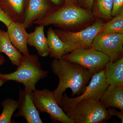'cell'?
Segmentation results:
<instances>
[{"instance_id":"1","label":"cell","mask_w":123,"mask_h":123,"mask_svg":"<svg viewBox=\"0 0 123 123\" xmlns=\"http://www.w3.org/2000/svg\"><path fill=\"white\" fill-rule=\"evenodd\" d=\"M52 71L59 79V85L54 91V98L61 107L62 97L68 88L72 96L79 95L85 91L93 75L87 68L62 58L54 59L51 64Z\"/></svg>"},{"instance_id":"2","label":"cell","mask_w":123,"mask_h":123,"mask_svg":"<svg viewBox=\"0 0 123 123\" xmlns=\"http://www.w3.org/2000/svg\"><path fill=\"white\" fill-rule=\"evenodd\" d=\"M97 20L92 11L64 3L59 7H54L33 24L44 27L53 25L69 31L86 27Z\"/></svg>"},{"instance_id":"3","label":"cell","mask_w":123,"mask_h":123,"mask_svg":"<svg viewBox=\"0 0 123 123\" xmlns=\"http://www.w3.org/2000/svg\"><path fill=\"white\" fill-rule=\"evenodd\" d=\"M48 73L42 69L37 56L29 54L23 56L21 63L15 71L7 74L0 72V77L5 82L12 80L21 83L24 89L34 91L37 83L46 78Z\"/></svg>"},{"instance_id":"4","label":"cell","mask_w":123,"mask_h":123,"mask_svg":"<svg viewBox=\"0 0 123 123\" xmlns=\"http://www.w3.org/2000/svg\"><path fill=\"white\" fill-rule=\"evenodd\" d=\"M63 110L74 123H103L111 118L100 101L95 99L83 100Z\"/></svg>"},{"instance_id":"5","label":"cell","mask_w":123,"mask_h":123,"mask_svg":"<svg viewBox=\"0 0 123 123\" xmlns=\"http://www.w3.org/2000/svg\"><path fill=\"white\" fill-rule=\"evenodd\" d=\"M87 68L93 74L105 68L110 61L107 56L94 49L77 48L62 57Z\"/></svg>"},{"instance_id":"6","label":"cell","mask_w":123,"mask_h":123,"mask_svg":"<svg viewBox=\"0 0 123 123\" xmlns=\"http://www.w3.org/2000/svg\"><path fill=\"white\" fill-rule=\"evenodd\" d=\"M104 23L102 20H96L91 25L79 31H73L56 29L55 31L64 43L74 46L77 49L92 48L93 41L100 33Z\"/></svg>"},{"instance_id":"7","label":"cell","mask_w":123,"mask_h":123,"mask_svg":"<svg viewBox=\"0 0 123 123\" xmlns=\"http://www.w3.org/2000/svg\"><path fill=\"white\" fill-rule=\"evenodd\" d=\"M104 72V69L92 75L85 91L76 98H70L64 93L61 98L62 110L73 107L83 100L95 99L100 101L104 91L109 86L106 82Z\"/></svg>"},{"instance_id":"8","label":"cell","mask_w":123,"mask_h":123,"mask_svg":"<svg viewBox=\"0 0 123 123\" xmlns=\"http://www.w3.org/2000/svg\"><path fill=\"white\" fill-rule=\"evenodd\" d=\"M33 99L39 112L47 113L52 121L62 123H74L56 102L53 91L46 88L41 90H36L33 91Z\"/></svg>"},{"instance_id":"9","label":"cell","mask_w":123,"mask_h":123,"mask_svg":"<svg viewBox=\"0 0 123 123\" xmlns=\"http://www.w3.org/2000/svg\"><path fill=\"white\" fill-rule=\"evenodd\" d=\"M123 34L100 32L92 44V48L107 56L110 61L114 62L122 57Z\"/></svg>"},{"instance_id":"10","label":"cell","mask_w":123,"mask_h":123,"mask_svg":"<svg viewBox=\"0 0 123 123\" xmlns=\"http://www.w3.org/2000/svg\"><path fill=\"white\" fill-rule=\"evenodd\" d=\"M33 92L25 89L20 90L18 110L14 116L24 117L27 123H42L39 111L33 102Z\"/></svg>"},{"instance_id":"11","label":"cell","mask_w":123,"mask_h":123,"mask_svg":"<svg viewBox=\"0 0 123 123\" xmlns=\"http://www.w3.org/2000/svg\"><path fill=\"white\" fill-rule=\"evenodd\" d=\"M49 0H27L23 23L29 29L33 22L40 19L51 11L55 6Z\"/></svg>"},{"instance_id":"12","label":"cell","mask_w":123,"mask_h":123,"mask_svg":"<svg viewBox=\"0 0 123 123\" xmlns=\"http://www.w3.org/2000/svg\"><path fill=\"white\" fill-rule=\"evenodd\" d=\"M7 28L9 37L13 46L23 56L30 54L27 47L29 34L24 23L13 21Z\"/></svg>"},{"instance_id":"13","label":"cell","mask_w":123,"mask_h":123,"mask_svg":"<svg viewBox=\"0 0 123 123\" xmlns=\"http://www.w3.org/2000/svg\"><path fill=\"white\" fill-rule=\"evenodd\" d=\"M47 38L49 47V55L54 59H60L74 50V46L63 42L51 27L47 31Z\"/></svg>"},{"instance_id":"14","label":"cell","mask_w":123,"mask_h":123,"mask_svg":"<svg viewBox=\"0 0 123 123\" xmlns=\"http://www.w3.org/2000/svg\"><path fill=\"white\" fill-rule=\"evenodd\" d=\"M100 101L106 109L110 107L116 108L123 112V85L108 86Z\"/></svg>"},{"instance_id":"15","label":"cell","mask_w":123,"mask_h":123,"mask_svg":"<svg viewBox=\"0 0 123 123\" xmlns=\"http://www.w3.org/2000/svg\"><path fill=\"white\" fill-rule=\"evenodd\" d=\"M104 69L105 79L109 86L123 85V56L114 62H109Z\"/></svg>"},{"instance_id":"16","label":"cell","mask_w":123,"mask_h":123,"mask_svg":"<svg viewBox=\"0 0 123 123\" xmlns=\"http://www.w3.org/2000/svg\"><path fill=\"white\" fill-rule=\"evenodd\" d=\"M27 0H0L5 12L13 21L23 23Z\"/></svg>"},{"instance_id":"17","label":"cell","mask_w":123,"mask_h":123,"mask_svg":"<svg viewBox=\"0 0 123 123\" xmlns=\"http://www.w3.org/2000/svg\"><path fill=\"white\" fill-rule=\"evenodd\" d=\"M4 53L9 57L13 65L18 66L23 55L11 43L7 31L0 29V54Z\"/></svg>"},{"instance_id":"18","label":"cell","mask_w":123,"mask_h":123,"mask_svg":"<svg viewBox=\"0 0 123 123\" xmlns=\"http://www.w3.org/2000/svg\"><path fill=\"white\" fill-rule=\"evenodd\" d=\"M44 27L38 25L34 31L29 34L28 44L34 47L38 54L42 57L49 55V47L47 38L44 32Z\"/></svg>"},{"instance_id":"19","label":"cell","mask_w":123,"mask_h":123,"mask_svg":"<svg viewBox=\"0 0 123 123\" xmlns=\"http://www.w3.org/2000/svg\"><path fill=\"white\" fill-rule=\"evenodd\" d=\"M113 0H93L92 11L98 20L110 21L111 15Z\"/></svg>"},{"instance_id":"20","label":"cell","mask_w":123,"mask_h":123,"mask_svg":"<svg viewBox=\"0 0 123 123\" xmlns=\"http://www.w3.org/2000/svg\"><path fill=\"white\" fill-rule=\"evenodd\" d=\"M3 111L0 115V123H15L11 120L12 116L15 110L18 108V101L8 98L1 104Z\"/></svg>"},{"instance_id":"21","label":"cell","mask_w":123,"mask_h":123,"mask_svg":"<svg viewBox=\"0 0 123 123\" xmlns=\"http://www.w3.org/2000/svg\"><path fill=\"white\" fill-rule=\"evenodd\" d=\"M123 34V13L104 23L100 32Z\"/></svg>"},{"instance_id":"22","label":"cell","mask_w":123,"mask_h":123,"mask_svg":"<svg viewBox=\"0 0 123 123\" xmlns=\"http://www.w3.org/2000/svg\"><path fill=\"white\" fill-rule=\"evenodd\" d=\"M123 13V0H113L111 15L114 17Z\"/></svg>"},{"instance_id":"23","label":"cell","mask_w":123,"mask_h":123,"mask_svg":"<svg viewBox=\"0 0 123 123\" xmlns=\"http://www.w3.org/2000/svg\"><path fill=\"white\" fill-rule=\"evenodd\" d=\"M12 21V19L5 12L0 5V22L4 24L7 27Z\"/></svg>"},{"instance_id":"24","label":"cell","mask_w":123,"mask_h":123,"mask_svg":"<svg viewBox=\"0 0 123 123\" xmlns=\"http://www.w3.org/2000/svg\"><path fill=\"white\" fill-rule=\"evenodd\" d=\"M93 0H78V6L85 9L92 11Z\"/></svg>"},{"instance_id":"25","label":"cell","mask_w":123,"mask_h":123,"mask_svg":"<svg viewBox=\"0 0 123 123\" xmlns=\"http://www.w3.org/2000/svg\"><path fill=\"white\" fill-rule=\"evenodd\" d=\"M107 110L108 113L111 117L113 116H117L121 120V123H123V112L118 111L114 107L109 108Z\"/></svg>"},{"instance_id":"26","label":"cell","mask_w":123,"mask_h":123,"mask_svg":"<svg viewBox=\"0 0 123 123\" xmlns=\"http://www.w3.org/2000/svg\"><path fill=\"white\" fill-rule=\"evenodd\" d=\"M52 4L54 5L55 7H58L63 5L64 0H49Z\"/></svg>"},{"instance_id":"27","label":"cell","mask_w":123,"mask_h":123,"mask_svg":"<svg viewBox=\"0 0 123 123\" xmlns=\"http://www.w3.org/2000/svg\"><path fill=\"white\" fill-rule=\"evenodd\" d=\"M65 3L69 4L77 5L78 0H64Z\"/></svg>"},{"instance_id":"28","label":"cell","mask_w":123,"mask_h":123,"mask_svg":"<svg viewBox=\"0 0 123 123\" xmlns=\"http://www.w3.org/2000/svg\"><path fill=\"white\" fill-rule=\"evenodd\" d=\"M5 62V60L4 55L0 54V66H1Z\"/></svg>"},{"instance_id":"29","label":"cell","mask_w":123,"mask_h":123,"mask_svg":"<svg viewBox=\"0 0 123 123\" xmlns=\"http://www.w3.org/2000/svg\"><path fill=\"white\" fill-rule=\"evenodd\" d=\"M5 82H6L3 79H2L0 77V87L1 86L4 84V83Z\"/></svg>"}]
</instances>
